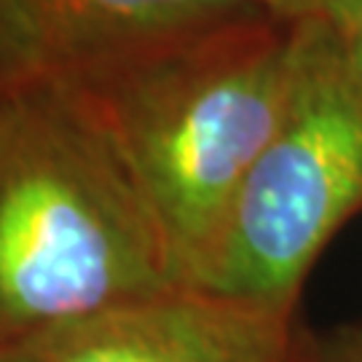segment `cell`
Returning <instances> with one entry per match:
<instances>
[{
  "instance_id": "cell-2",
  "label": "cell",
  "mask_w": 362,
  "mask_h": 362,
  "mask_svg": "<svg viewBox=\"0 0 362 362\" xmlns=\"http://www.w3.org/2000/svg\"><path fill=\"white\" fill-rule=\"evenodd\" d=\"M296 22L233 19L81 83L191 287L290 105Z\"/></svg>"
},
{
  "instance_id": "cell-4",
  "label": "cell",
  "mask_w": 362,
  "mask_h": 362,
  "mask_svg": "<svg viewBox=\"0 0 362 362\" xmlns=\"http://www.w3.org/2000/svg\"><path fill=\"white\" fill-rule=\"evenodd\" d=\"M245 16L255 8L242 0H0V89L81 86Z\"/></svg>"
},
{
  "instance_id": "cell-1",
  "label": "cell",
  "mask_w": 362,
  "mask_h": 362,
  "mask_svg": "<svg viewBox=\"0 0 362 362\" xmlns=\"http://www.w3.org/2000/svg\"><path fill=\"white\" fill-rule=\"evenodd\" d=\"M182 287L127 158L70 83L0 89V362Z\"/></svg>"
},
{
  "instance_id": "cell-3",
  "label": "cell",
  "mask_w": 362,
  "mask_h": 362,
  "mask_svg": "<svg viewBox=\"0 0 362 362\" xmlns=\"http://www.w3.org/2000/svg\"><path fill=\"white\" fill-rule=\"evenodd\" d=\"M290 105L250 169L194 290L285 314L327 239L362 204V94L333 25L296 22Z\"/></svg>"
},
{
  "instance_id": "cell-7",
  "label": "cell",
  "mask_w": 362,
  "mask_h": 362,
  "mask_svg": "<svg viewBox=\"0 0 362 362\" xmlns=\"http://www.w3.org/2000/svg\"><path fill=\"white\" fill-rule=\"evenodd\" d=\"M247 6H252L255 11H266L282 19V22H300V19H309V16H317L322 13L325 0H242Z\"/></svg>"
},
{
  "instance_id": "cell-5",
  "label": "cell",
  "mask_w": 362,
  "mask_h": 362,
  "mask_svg": "<svg viewBox=\"0 0 362 362\" xmlns=\"http://www.w3.org/2000/svg\"><path fill=\"white\" fill-rule=\"evenodd\" d=\"M19 362H285V314L172 287L57 333Z\"/></svg>"
},
{
  "instance_id": "cell-6",
  "label": "cell",
  "mask_w": 362,
  "mask_h": 362,
  "mask_svg": "<svg viewBox=\"0 0 362 362\" xmlns=\"http://www.w3.org/2000/svg\"><path fill=\"white\" fill-rule=\"evenodd\" d=\"M322 16L336 30L346 70L362 94V0H325Z\"/></svg>"
},
{
  "instance_id": "cell-8",
  "label": "cell",
  "mask_w": 362,
  "mask_h": 362,
  "mask_svg": "<svg viewBox=\"0 0 362 362\" xmlns=\"http://www.w3.org/2000/svg\"><path fill=\"white\" fill-rule=\"evenodd\" d=\"M330 362H362V344H354V346L341 349L336 357H330Z\"/></svg>"
}]
</instances>
